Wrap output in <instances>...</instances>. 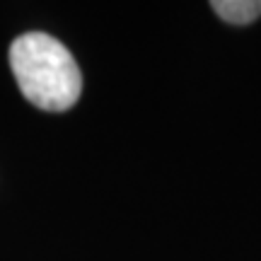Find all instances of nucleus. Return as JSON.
<instances>
[{
  "label": "nucleus",
  "mask_w": 261,
  "mask_h": 261,
  "mask_svg": "<svg viewBox=\"0 0 261 261\" xmlns=\"http://www.w3.org/2000/svg\"><path fill=\"white\" fill-rule=\"evenodd\" d=\"M211 8L230 24H252L261 17V0H213Z\"/></svg>",
  "instance_id": "2"
},
{
  "label": "nucleus",
  "mask_w": 261,
  "mask_h": 261,
  "mask_svg": "<svg viewBox=\"0 0 261 261\" xmlns=\"http://www.w3.org/2000/svg\"><path fill=\"white\" fill-rule=\"evenodd\" d=\"M10 68L24 99L44 112L70 109L83 92L73 54L46 32H27L10 46Z\"/></svg>",
  "instance_id": "1"
}]
</instances>
